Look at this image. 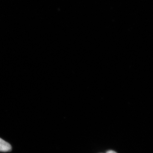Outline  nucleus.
Returning <instances> with one entry per match:
<instances>
[{
    "label": "nucleus",
    "mask_w": 153,
    "mask_h": 153,
    "mask_svg": "<svg viewBox=\"0 0 153 153\" xmlns=\"http://www.w3.org/2000/svg\"><path fill=\"white\" fill-rule=\"evenodd\" d=\"M11 150L12 146L10 144L0 138V152H10Z\"/></svg>",
    "instance_id": "1"
},
{
    "label": "nucleus",
    "mask_w": 153,
    "mask_h": 153,
    "mask_svg": "<svg viewBox=\"0 0 153 153\" xmlns=\"http://www.w3.org/2000/svg\"><path fill=\"white\" fill-rule=\"evenodd\" d=\"M107 153H117L116 152H114V151H109Z\"/></svg>",
    "instance_id": "2"
}]
</instances>
